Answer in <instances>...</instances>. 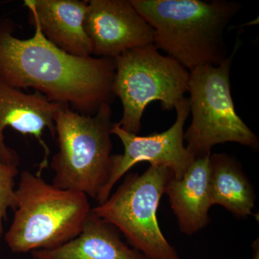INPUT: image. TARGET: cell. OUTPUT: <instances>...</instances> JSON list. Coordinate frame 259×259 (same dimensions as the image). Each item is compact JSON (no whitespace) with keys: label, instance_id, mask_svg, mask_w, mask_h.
Here are the masks:
<instances>
[{"label":"cell","instance_id":"6da1fadb","mask_svg":"<svg viewBox=\"0 0 259 259\" xmlns=\"http://www.w3.org/2000/svg\"><path fill=\"white\" fill-rule=\"evenodd\" d=\"M16 26L12 19L0 18V81L19 90L33 89L81 115H95L113 101L115 59L71 55L37 28L23 40L15 35Z\"/></svg>","mask_w":259,"mask_h":259},{"label":"cell","instance_id":"7a4b0ae2","mask_svg":"<svg viewBox=\"0 0 259 259\" xmlns=\"http://www.w3.org/2000/svg\"><path fill=\"white\" fill-rule=\"evenodd\" d=\"M154 30V45L189 71L228 59L224 32L241 9L226 0H130Z\"/></svg>","mask_w":259,"mask_h":259},{"label":"cell","instance_id":"3957f363","mask_svg":"<svg viewBox=\"0 0 259 259\" xmlns=\"http://www.w3.org/2000/svg\"><path fill=\"white\" fill-rule=\"evenodd\" d=\"M17 207L5 236L16 253L54 249L78 236L91 212L86 194L62 190L25 170L16 188Z\"/></svg>","mask_w":259,"mask_h":259},{"label":"cell","instance_id":"277c9868","mask_svg":"<svg viewBox=\"0 0 259 259\" xmlns=\"http://www.w3.org/2000/svg\"><path fill=\"white\" fill-rule=\"evenodd\" d=\"M112 115L109 104L93 115H81L62 104L55 117L59 151L51 162L53 185L97 201L111 168Z\"/></svg>","mask_w":259,"mask_h":259},{"label":"cell","instance_id":"5b68a950","mask_svg":"<svg viewBox=\"0 0 259 259\" xmlns=\"http://www.w3.org/2000/svg\"><path fill=\"white\" fill-rule=\"evenodd\" d=\"M218 66L205 65L190 72L188 92L192 119L184 134L189 151L194 157L211 154L213 146L237 143L256 151V135L237 114L232 98L230 74L235 54Z\"/></svg>","mask_w":259,"mask_h":259},{"label":"cell","instance_id":"8992f818","mask_svg":"<svg viewBox=\"0 0 259 259\" xmlns=\"http://www.w3.org/2000/svg\"><path fill=\"white\" fill-rule=\"evenodd\" d=\"M115 61L112 91L123 109L117 124L131 134H139L148 104L160 101L163 110H171L188 92V70L160 54L154 44L127 51Z\"/></svg>","mask_w":259,"mask_h":259},{"label":"cell","instance_id":"52a82bcc","mask_svg":"<svg viewBox=\"0 0 259 259\" xmlns=\"http://www.w3.org/2000/svg\"><path fill=\"white\" fill-rule=\"evenodd\" d=\"M166 167L150 166L142 175L130 174L115 192L93 212L122 233L128 244L148 259H180L163 236L157 211L167 182Z\"/></svg>","mask_w":259,"mask_h":259},{"label":"cell","instance_id":"ba28073f","mask_svg":"<svg viewBox=\"0 0 259 259\" xmlns=\"http://www.w3.org/2000/svg\"><path fill=\"white\" fill-rule=\"evenodd\" d=\"M177 119L170 128L147 136L131 134L114 123L111 130L120 140L124 147L122 154L112 155L110 177L99 198L98 204L103 203L112 194L117 182L140 162L148 161L151 166L166 167L174 177L181 179L185 175L196 158L184 144V127L190 112V100L185 98L175 107Z\"/></svg>","mask_w":259,"mask_h":259},{"label":"cell","instance_id":"9c48e42d","mask_svg":"<svg viewBox=\"0 0 259 259\" xmlns=\"http://www.w3.org/2000/svg\"><path fill=\"white\" fill-rule=\"evenodd\" d=\"M84 28L96 57L115 59L127 51L154 44V30L131 1H88Z\"/></svg>","mask_w":259,"mask_h":259},{"label":"cell","instance_id":"30bf717a","mask_svg":"<svg viewBox=\"0 0 259 259\" xmlns=\"http://www.w3.org/2000/svg\"><path fill=\"white\" fill-rule=\"evenodd\" d=\"M62 105L51 102L41 94L25 93L0 81V161L19 166L20 158L14 149L5 144L4 132L8 127L23 136H33L45 151L40 169L48 166L50 151L44 139V131L49 129L56 139L55 117Z\"/></svg>","mask_w":259,"mask_h":259},{"label":"cell","instance_id":"8fae6325","mask_svg":"<svg viewBox=\"0 0 259 259\" xmlns=\"http://www.w3.org/2000/svg\"><path fill=\"white\" fill-rule=\"evenodd\" d=\"M88 1L25 0L29 23L56 47L75 56H93L84 28Z\"/></svg>","mask_w":259,"mask_h":259},{"label":"cell","instance_id":"7c38bea8","mask_svg":"<svg viewBox=\"0 0 259 259\" xmlns=\"http://www.w3.org/2000/svg\"><path fill=\"white\" fill-rule=\"evenodd\" d=\"M210 155L196 158L182 178L172 176L165 189L180 231L187 236L195 234L210 223L209 211L212 207L209 190Z\"/></svg>","mask_w":259,"mask_h":259},{"label":"cell","instance_id":"4fadbf2b","mask_svg":"<svg viewBox=\"0 0 259 259\" xmlns=\"http://www.w3.org/2000/svg\"><path fill=\"white\" fill-rule=\"evenodd\" d=\"M115 227L90 212L81 233L64 244L31 252L32 259H148L122 241Z\"/></svg>","mask_w":259,"mask_h":259},{"label":"cell","instance_id":"5bb4252c","mask_svg":"<svg viewBox=\"0 0 259 259\" xmlns=\"http://www.w3.org/2000/svg\"><path fill=\"white\" fill-rule=\"evenodd\" d=\"M209 190L212 206H222L237 218L251 215L256 195L236 158L226 153L210 155Z\"/></svg>","mask_w":259,"mask_h":259},{"label":"cell","instance_id":"9a60e30c","mask_svg":"<svg viewBox=\"0 0 259 259\" xmlns=\"http://www.w3.org/2000/svg\"><path fill=\"white\" fill-rule=\"evenodd\" d=\"M18 175V166L7 164L0 161V240L4 233L3 223L8 209L17 207L15 179Z\"/></svg>","mask_w":259,"mask_h":259},{"label":"cell","instance_id":"2e32d148","mask_svg":"<svg viewBox=\"0 0 259 259\" xmlns=\"http://www.w3.org/2000/svg\"><path fill=\"white\" fill-rule=\"evenodd\" d=\"M252 251H253V259H259V240L255 239L252 243Z\"/></svg>","mask_w":259,"mask_h":259}]
</instances>
